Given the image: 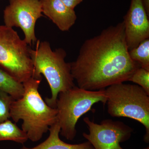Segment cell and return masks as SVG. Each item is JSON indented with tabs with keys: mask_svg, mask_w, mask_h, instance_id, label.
I'll return each mask as SVG.
<instances>
[{
	"mask_svg": "<svg viewBox=\"0 0 149 149\" xmlns=\"http://www.w3.org/2000/svg\"><path fill=\"white\" fill-rule=\"evenodd\" d=\"M70 63L77 87L89 91L128 81L141 67L129 56L123 21L85 40L77 58Z\"/></svg>",
	"mask_w": 149,
	"mask_h": 149,
	"instance_id": "cell-1",
	"label": "cell"
},
{
	"mask_svg": "<svg viewBox=\"0 0 149 149\" xmlns=\"http://www.w3.org/2000/svg\"><path fill=\"white\" fill-rule=\"evenodd\" d=\"M42 80L32 77L22 83L23 95L14 100L10 107V118L16 123L22 120V129L32 142L40 141L57 122V109L48 105L39 93Z\"/></svg>",
	"mask_w": 149,
	"mask_h": 149,
	"instance_id": "cell-2",
	"label": "cell"
},
{
	"mask_svg": "<svg viewBox=\"0 0 149 149\" xmlns=\"http://www.w3.org/2000/svg\"><path fill=\"white\" fill-rule=\"evenodd\" d=\"M37 43L35 49H29L34 68L32 77L42 79V74L45 76L52 93L50 98H46V103L51 107L56 108L58 94L75 86L70 63L65 61L67 54L63 49L53 50L47 41H37Z\"/></svg>",
	"mask_w": 149,
	"mask_h": 149,
	"instance_id": "cell-3",
	"label": "cell"
},
{
	"mask_svg": "<svg viewBox=\"0 0 149 149\" xmlns=\"http://www.w3.org/2000/svg\"><path fill=\"white\" fill-rule=\"evenodd\" d=\"M107 112L113 117H127L143 125L149 143V95L141 86L117 83L105 89Z\"/></svg>",
	"mask_w": 149,
	"mask_h": 149,
	"instance_id": "cell-4",
	"label": "cell"
},
{
	"mask_svg": "<svg viewBox=\"0 0 149 149\" xmlns=\"http://www.w3.org/2000/svg\"><path fill=\"white\" fill-rule=\"evenodd\" d=\"M106 103L105 89L89 91L74 86L58 94L56 109L60 133L67 140L73 141L76 136V125L82 116L91 109L94 104Z\"/></svg>",
	"mask_w": 149,
	"mask_h": 149,
	"instance_id": "cell-5",
	"label": "cell"
},
{
	"mask_svg": "<svg viewBox=\"0 0 149 149\" xmlns=\"http://www.w3.org/2000/svg\"><path fill=\"white\" fill-rule=\"evenodd\" d=\"M29 48L13 28L0 25V68L22 83L33 75Z\"/></svg>",
	"mask_w": 149,
	"mask_h": 149,
	"instance_id": "cell-6",
	"label": "cell"
},
{
	"mask_svg": "<svg viewBox=\"0 0 149 149\" xmlns=\"http://www.w3.org/2000/svg\"><path fill=\"white\" fill-rule=\"evenodd\" d=\"M42 16L41 0H9L3 11L4 25L21 28L24 40L30 46L37 43L35 24Z\"/></svg>",
	"mask_w": 149,
	"mask_h": 149,
	"instance_id": "cell-7",
	"label": "cell"
},
{
	"mask_svg": "<svg viewBox=\"0 0 149 149\" xmlns=\"http://www.w3.org/2000/svg\"><path fill=\"white\" fill-rule=\"evenodd\" d=\"M83 120L89 133H83V136L95 149H124L120 143L129 140L133 133V128L121 121L106 119L97 124L88 117Z\"/></svg>",
	"mask_w": 149,
	"mask_h": 149,
	"instance_id": "cell-8",
	"label": "cell"
},
{
	"mask_svg": "<svg viewBox=\"0 0 149 149\" xmlns=\"http://www.w3.org/2000/svg\"><path fill=\"white\" fill-rule=\"evenodd\" d=\"M148 17L141 0H131L130 8L123 21L128 51L149 38Z\"/></svg>",
	"mask_w": 149,
	"mask_h": 149,
	"instance_id": "cell-9",
	"label": "cell"
},
{
	"mask_svg": "<svg viewBox=\"0 0 149 149\" xmlns=\"http://www.w3.org/2000/svg\"><path fill=\"white\" fill-rule=\"evenodd\" d=\"M42 13L50 19L60 30L68 31L77 19L74 10L68 7L61 0H41Z\"/></svg>",
	"mask_w": 149,
	"mask_h": 149,
	"instance_id": "cell-10",
	"label": "cell"
},
{
	"mask_svg": "<svg viewBox=\"0 0 149 149\" xmlns=\"http://www.w3.org/2000/svg\"><path fill=\"white\" fill-rule=\"evenodd\" d=\"M60 127L58 122L51 126L49 129V135L47 139L34 148L22 147L20 149H95L88 141L82 143H67L60 139Z\"/></svg>",
	"mask_w": 149,
	"mask_h": 149,
	"instance_id": "cell-11",
	"label": "cell"
},
{
	"mask_svg": "<svg viewBox=\"0 0 149 149\" xmlns=\"http://www.w3.org/2000/svg\"><path fill=\"white\" fill-rule=\"evenodd\" d=\"M28 139L26 133L15 123L9 119L0 123V141H12L24 144Z\"/></svg>",
	"mask_w": 149,
	"mask_h": 149,
	"instance_id": "cell-12",
	"label": "cell"
},
{
	"mask_svg": "<svg viewBox=\"0 0 149 149\" xmlns=\"http://www.w3.org/2000/svg\"><path fill=\"white\" fill-rule=\"evenodd\" d=\"M0 90L8 93L15 100L20 98L24 92L22 83L17 81L1 68Z\"/></svg>",
	"mask_w": 149,
	"mask_h": 149,
	"instance_id": "cell-13",
	"label": "cell"
},
{
	"mask_svg": "<svg viewBox=\"0 0 149 149\" xmlns=\"http://www.w3.org/2000/svg\"><path fill=\"white\" fill-rule=\"evenodd\" d=\"M130 58L141 67L149 70V38L141 42L136 47L129 51Z\"/></svg>",
	"mask_w": 149,
	"mask_h": 149,
	"instance_id": "cell-14",
	"label": "cell"
},
{
	"mask_svg": "<svg viewBox=\"0 0 149 149\" xmlns=\"http://www.w3.org/2000/svg\"><path fill=\"white\" fill-rule=\"evenodd\" d=\"M128 81L136 83L149 95V70L140 67L128 79Z\"/></svg>",
	"mask_w": 149,
	"mask_h": 149,
	"instance_id": "cell-15",
	"label": "cell"
},
{
	"mask_svg": "<svg viewBox=\"0 0 149 149\" xmlns=\"http://www.w3.org/2000/svg\"><path fill=\"white\" fill-rule=\"evenodd\" d=\"M14 100L8 93L0 90V123L10 118V107Z\"/></svg>",
	"mask_w": 149,
	"mask_h": 149,
	"instance_id": "cell-16",
	"label": "cell"
},
{
	"mask_svg": "<svg viewBox=\"0 0 149 149\" xmlns=\"http://www.w3.org/2000/svg\"><path fill=\"white\" fill-rule=\"evenodd\" d=\"M83 1V0H61L62 1L65 5L73 10Z\"/></svg>",
	"mask_w": 149,
	"mask_h": 149,
	"instance_id": "cell-17",
	"label": "cell"
},
{
	"mask_svg": "<svg viewBox=\"0 0 149 149\" xmlns=\"http://www.w3.org/2000/svg\"><path fill=\"white\" fill-rule=\"evenodd\" d=\"M144 8L149 16V0H141Z\"/></svg>",
	"mask_w": 149,
	"mask_h": 149,
	"instance_id": "cell-18",
	"label": "cell"
},
{
	"mask_svg": "<svg viewBox=\"0 0 149 149\" xmlns=\"http://www.w3.org/2000/svg\"><path fill=\"white\" fill-rule=\"evenodd\" d=\"M142 149H149V147H146V148H143Z\"/></svg>",
	"mask_w": 149,
	"mask_h": 149,
	"instance_id": "cell-19",
	"label": "cell"
}]
</instances>
